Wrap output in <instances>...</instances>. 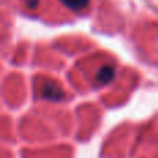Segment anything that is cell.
<instances>
[{
    "label": "cell",
    "mask_w": 158,
    "mask_h": 158,
    "mask_svg": "<svg viewBox=\"0 0 158 158\" xmlns=\"http://www.w3.org/2000/svg\"><path fill=\"white\" fill-rule=\"evenodd\" d=\"M42 94H43L46 98H49V100H56V101L61 100V98L64 97V94L60 90V87H58L56 83H53V82H47V83L44 85L43 90H42Z\"/></svg>",
    "instance_id": "1"
},
{
    "label": "cell",
    "mask_w": 158,
    "mask_h": 158,
    "mask_svg": "<svg viewBox=\"0 0 158 158\" xmlns=\"http://www.w3.org/2000/svg\"><path fill=\"white\" fill-rule=\"evenodd\" d=\"M114 75H115L114 67L106 65V67H103V68L100 69V72L97 74V81L100 82V83L106 85V83H108V82H111L112 79H114Z\"/></svg>",
    "instance_id": "2"
},
{
    "label": "cell",
    "mask_w": 158,
    "mask_h": 158,
    "mask_svg": "<svg viewBox=\"0 0 158 158\" xmlns=\"http://www.w3.org/2000/svg\"><path fill=\"white\" fill-rule=\"evenodd\" d=\"M60 2H63L68 8L75 11L82 10V8H85L89 4V0H60Z\"/></svg>",
    "instance_id": "3"
},
{
    "label": "cell",
    "mask_w": 158,
    "mask_h": 158,
    "mask_svg": "<svg viewBox=\"0 0 158 158\" xmlns=\"http://www.w3.org/2000/svg\"><path fill=\"white\" fill-rule=\"evenodd\" d=\"M27 4L29 6V7H36V4H38V0H27Z\"/></svg>",
    "instance_id": "4"
}]
</instances>
